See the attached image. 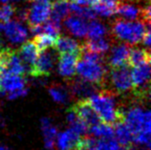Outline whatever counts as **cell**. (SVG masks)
<instances>
[{
    "mask_svg": "<svg viewBox=\"0 0 151 150\" xmlns=\"http://www.w3.org/2000/svg\"><path fill=\"white\" fill-rule=\"evenodd\" d=\"M15 13L14 7L9 4H4L0 7V22L6 23L8 21L11 20V18L14 17V14Z\"/></svg>",
    "mask_w": 151,
    "mask_h": 150,
    "instance_id": "836d02e7",
    "label": "cell"
},
{
    "mask_svg": "<svg viewBox=\"0 0 151 150\" xmlns=\"http://www.w3.org/2000/svg\"><path fill=\"white\" fill-rule=\"evenodd\" d=\"M55 49L59 54H78L81 55L82 45L69 37L58 35L55 42Z\"/></svg>",
    "mask_w": 151,
    "mask_h": 150,
    "instance_id": "5bb4252c",
    "label": "cell"
},
{
    "mask_svg": "<svg viewBox=\"0 0 151 150\" xmlns=\"http://www.w3.org/2000/svg\"><path fill=\"white\" fill-rule=\"evenodd\" d=\"M106 34V29L101 22L93 19L87 25V34L86 35L89 39H96L103 37Z\"/></svg>",
    "mask_w": 151,
    "mask_h": 150,
    "instance_id": "4dcf8cb0",
    "label": "cell"
},
{
    "mask_svg": "<svg viewBox=\"0 0 151 150\" xmlns=\"http://www.w3.org/2000/svg\"><path fill=\"white\" fill-rule=\"evenodd\" d=\"M81 57L78 54H60L58 58V73L66 78H71L76 75V65Z\"/></svg>",
    "mask_w": 151,
    "mask_h": 150,
    "instance_id": "8fae6325",
    "label": "cell"
},
{
    "mask_svg": "<svg viewBox=\"0 0 151 150\" xmlns=\"http://www.w3.org/2000/svg\"><path fill=\"white\" fill-rule=\"evenodd\" d=\"M27 71L24 62L18 56L17 51L7 48L6 55V71L5 73H10L17 76H23Z\"/></svg>",
    "mask_w": 151,
    "mask_h": 150,
    "instance_id": "4fadbf2b",
    "label": "cell"
},
{
    "mask_svg": "<svg viewBox=\"0 0 151 150\" xmlns=\"http://www.w3.org/2000/svg\"><path fill=\"white\" fill-rule=\"evenodd\" d=\"M55 39L57 37H53L51 34H37L35 37L34 38V42L35 46L37 47L38 51H44L47 49H50L52 47H54Z\"/></svg>",
    "mask_w": 151,
    "mask_h": 150,
    "instance_id": "1f68e13d",
    "label": "cell"
},
{
    "mask_svg": "<svg viewBox=\"0 0 151 150\" xmlns=\"http://www.w3.org/2000/svg\"><path fill=\"white\" fill-rule=\"evenodd\" d=\"M130 48L126 44H118L113 47L109 57V65L111 68L126 65L128 61Z\"/></svg>",
    "mask_w": 151,
    "mask_h": 150,
    "instance_id": "e0dca14e",
    "label": "cell"
},
{
    "mask_svg": "<svg viewBox=\"0 0 151 150\" xmlns=\"http://www.w3.org/2000/svg\"><path fill=\"white\" fill-rule=\"evenodd\" d=\"M151 117L149 110H145L134 106L128 109L124 114V122L129 128L133 135V143L150 149V135H151Z\"/></svg>",
    "mask_w": 151,
    "mask_h": 150,
    "instance_id": "6da1fadb",
    "label": "cell"
},
{
    "mask_svg": "<svg viewBox=\"0 0 151 150\" xmlns=\"http://www.w3.org/2000/svg\"><path fill=\"white\" fill-rule=\"evenodd\" d=\"M118 5V0H97V2L92 7L97 15L108 17L117 13Z\"/></svg>",
    "mask_w": 151,
    "mask_h": 150,
    "instance_id": "44dd1931",
    "label": "cell"
},
{
    "mask_svg": "<svg viewBox=\"0 0 151 150\" xmlns=\"http://www.w3.org/2000/svg\"><path fill=\"white\" fill-rule=\"evenodd\" d=\"M69 8H70V11H72L76 17H81L83 19H85V20L86 19L87 20H93L97 17V14H95L93 9H90L87 6H81L73 2L69 4Z\"/></svg>",
    "mask_w": 151,
    "mask_h": 150,
    "instance_id": "f546056e",
    "label": "cell"
},
{
    "mask_svg": "<svg viewBox=\"0 0 151 150\" xmlns=\"http://www.w3.org/2000/svg\"><path fill=\"white\" fill-rule=\"evenodd\" d=\"M69 13V3L66 0H58V1H55L54 4H52L50 17L55 21L61 23V20L68 17Z\"/></svg>",
    "mask_w": 151,
    "mask_h": 150,
    "instance_id": "603a6c76",
    "label": "cell"
},
{
    "mask_svg": "<svg viewBox=\"0 0 151 150\" xmlns=\"http://www.w3.org/2000/svg\"><path fill=\"white\" fill-rule=\"evenodd\" d=\"M8 1H9V0H0V2L1 3H7Z\"/></svg>",
    "mask_w": 151,
    "mask_h": 150,
    "instance_id": "f35d334b",
    "label": "cell"
},
{
    "mask_svg": "<svg viewBox=\"0 0 151 150\" xmlns=\"http://www.w3.org/2000/svg\"><path fill=\"white\" fill-rule=\"evenodd\" d=\"M27 93H28V89L26 87H24V88H21V89H18V90L13 91V92L8 93V98H9V100H15V98H17L25 96Z\"/></svg>",
    "mask_w": 151,
    "mask_h": 150,
    "instance_id": "e575fe53",
    "label": "cell"
},
{
    "mask_svg": "<svg viewBox=\"0 0 151 150\" xmlns=\"http://www.w3.org/2000/svg\"><path fill=\"white\" fill-rule=\"evenodd\" d=\"M71 109L76 113L79 119H81L84 123L88 126H92L101 122V119L97 112L95 111L93 106L90 104L89 100L87 98H81L71 107Z\"/></svg>",
    "mask_w": 151,
    "mask_h": 150,
    "instance_id": "30bf717a",
    "label": "cell"
},
{
    "mask_svg": "<svg viewBox=\"0 0 151 150\" xmlns=\"http://www.w3.org/2000/svg\"><path fill=\"white\" fill-rule=\"evenodd\" d=\"M4 34L6 37L13 43H20L28 37L27 29L18 21H8L3 24Z\"/></svg>",
    "mask_w": 151,
    "mask_h": 150,
    "instance_id": "7c38bea8",
    "label": "cell"
},
{
    "mask_svg": "<svg viewBox=\"0 0 151 150\" xmlns=\"http://www.w3.org/2000/svg\"><path fill=\"white\" fill-rule=\"evenodd\" d=\"M110 48V43L107 39H104L103 37L96 38V39H89L87 40L84 44L82 45V49L94 52L97 54L102 55L106 53Z\"/></svg>",
    "mask_w": 151,
    "mask_h": 150,
    "instance_id": "484cf974",
    "label": "cell"
},
{
    "mask_svg": "<svg viewBox=\"0 0 151 150\" xmlns=\"http://www.w3.org/2000/svg\"><path fill=\"white\" fill-rule=\"evenodd\" d=\"M72 1L76 4H78V5L89 7V6H93L97 2V0H72Z\"/></svg>",
    "mask_w": 151,
    "mask_h": 150,
    "instance_id": "d590c367",
    "label": "cell"
},
{
    "mask_svg": "<svg viewBox=\"0 0 151 150\" xmlns=\"http://www.w3.org/2000/svg\"><path fill=\"white\" fill-rule=\"evenodd\" d=\"M2 93H3V90H2V88H1V86H0V96L2 95Z\"/></svg>",
    "mask_w": 151,
    "mask_h": 150,
    "instance_id": "ab89813d",
    "label": "cell"
},
{
    "mask_svg": "<svg viewBox=\"0 0 151 150\" xmlns=\"http://www.w3.org/2000/svg\"><path fill=\"white\" fill-rule=\"evenodd\" d=\"M0 121H1V119H0Z\"/></svg>",
    "mask_w": 151,
    "mask_h": 150,
    "instance_id": "7bdbcfd3",
    "label": "cell"
},
{
    "mask_svg": "<svg viewBox=\"0 0 151 150\" xmlns=\"http://www.w3.org/2000/svg\"><path fill=\"white\" fill-rule=\"evenodd\" d=\"M150 62V53L147 50L142 48L130 49L127 64L129 66H137L142 63Z\"/></svg>",
    "mask_w": 151,
    "mask_h": 150,
    "instance_id": "d4e9b609",
    "label": "cell"
},
{
    "mask_svg": "<svg viewBox=\"0 0 151 150\" xmlns=\"http://www.w3.org/2000/svg\"><path fill=\"white\" fill-rule=\"evenodd\" d=\"M40 125L44 137V150H55V141L58 135L57 128L48 118H42Z\"/></svg>",
    "mask_w": 151,
    "mask_h": 150,
    "instance_id": "ac0fdd59",
    "label": "cell"
},
{
    "mask_svg": "<svg viewBox=\"0 0 151 150\" xmlns=\"http://www.w3.org/2000/svg\"><path fill=\"white\" fill-rule=\"evenodd\" d=\"M133 93L137 98H145L149 96L150 86V62L134 66L131 72Z\"/></svg>",
    "mask_w": 151,
    "mask_h": 150,
    "instance_id": "5b68a950",
    "label": "cell"
},
{
    "mask_svg": "<svg viewBox=\"0 0 151 150\" xmlns=\"http://www.w3.org/2000/svg\"><path fill=\"white\" fill-rule=\"evenodd\" d=\"M0 86L3 90V92H13V91L21 89L26 87V81L22 76L3 73L0 75Z\"/></svg>",
    "mask_w": 151,
    "mask_h": 150,
    "instance_id": "9a60e30c",
    "label": "cell"
},
{
    "mask_svg": "<svg viewBox=\"0 0 151 150\" xmlns=\"http://www.w3.org/2000/svg\"><path fill=\"white\" fill-rule=\"evenodd\" d=\"M146 25L144 21H126L122 19L115 20L112 25V33L120 40L129 44H138L142 41Z\"/></svg>",
    "mask_w": 151,
    "mask_h": 150,
    "instance_id": "3957f363",
    "label": "cell"
},
{
    "mask_svg": "<svg viewBox=\"0 0 151 150\" xmlns=\"http://www.w3.org/2000/svg\"><path fill=\"white\" fill-rule=\"evenodd\" d=\"M64 25L72 34L78 37H84L87 34V24L85 19L78 17H70L65 19Z\"/></svg>",
    "mask_w": 151,
    "mask_h": 150,
    "instance_id": "ffe728a7",
    "label": "cell"
},
{
    "mask_svg": "<svg viewBox=\"0 0 151 150\" xmlns=\"http://www.w3.org/2000/svg\"><path fill=\"white\" fill-rule=\"evenodd\" d=\"M76 73H78L82 80L97 86L104 84L106 78V68L102 61H91L84 58H78L76 65Z\"/></svg>",
    "mask_w": 151,
    "mask_h": 150,
    "instance_id": "277c9868",
    "label": "cell"
},
{
    "mask_svg": "<svg viewBox=\"0 0 151 150\" xmlns=\"http://www.w3.org/2000/svg\"><path fill=\"white\" fill-rule=\"evenodd\" d=\"M96 84L84 80H77L72 83V91L78 97H90L96 92Z\"/></svg>",
    "mask_w": 151,
    "mask_h": 150,
    "instance_id": "cb8c5ba5",
    "label": "cell"
},
{
    "mask_svg": "<svg viewBox=\"0 0 151 150\" xmlns=\"http://www.w3.org/2000/svg\"><path fill=\"white\" fill-rule=\"evenodd\" d=\"M114 138L119 144L124 146H131L133 144V135L124 121H120L114 124Z\"/></svg>",
    "mask_w": 151,
    "mask_h": 150,
    "instance_id": "d6986e66",
    "label": "cell"
},
{
    "mask_svg": "<svg viewBox=\"0 0 151 150\" xmlns=\"http://www.w3.org/2000/svg\"><path fill=\"white\" fill-rule=\"evenodd\" d=\"M116 14H119L122 18L127 19V20H135V19L141 17L142 10L132 4L119 3Z\"/></svg>",
    "mask_w": 151,
    "mask_h": 150,
    "instance_id": "4316f807",
    "label": "cell"
},
{
    "mask_svg": "<svg viewBox=\"0 0 151 150\" xmlns=\"http://www.w3.org/2000/svg\"><path fill=\"white\" fill-rule=\"evenodd\" d=\"M38 49L35 46V42L33 40H29L25 42L24 44L21 45V47L17 51L18 56L20 57L22 61L24 62L25 66H28V72L32 68V66L35 64V60H37L38 56Z\"/></svg>",
    "mask_w": 151,
    "mask_h": 150,
    "instance_id": "2e32d148",
    "label": "cell"
},
{
    "mask_svg": "<svg viewBox=\"0 0 151 150\" xmlns=\"http://www.w3.org/2000/svg\"><path fill=\"white\" fill-rule=\"evenodd\" d=\"M55 139L58 150H85L84 138L71 128L58 134Z\"/></svg>",
    "mask_w": 151,
    "mask_h": 150,
    "instance_id": "9c48e42d",
    "label": "cell"
},
{
    "mask_svg": "<svg viewBox=\"0 0 151 150\" xmlns=\"http://www.w3.org/2000/svg\"><path fill=\"white\" fill-rule=\"evenodd\" d=\"M49 94L52 98L58 103H65L68 100V92L59 85H53L49 88Z\"/></svg>",
    "mask_w": 151,
    "mask_h": 150,
    "instance_id": "d6a6232c",
    "label": "cell"
},
{
    "mask_svg": "<svg viewBox=\"0 0 151 150\" xmlns=\"http://www.w3.org/2000/svg\"><path fill=\"white\" fill-rule=\"evenodd\" d=\"M67 122L70 125V128L78 133L79 135H85L88 132V126L76 115V113L71 108L67 113Z\"/></svg>",
    "mask_w": 151,
    "mask_h": 150,
    "instance_id": "f1b7e54d",
    "label": "cell"
},
{
    "mask_svg": "<svg viewBox=\"0 0 151 150\" xmlns=\"http://www.w3.org/2000/svg\"><path fill=\"white\" fill-rule=\"evenodd\" d=\"M13 1H14V2H17V1H19V0H13Z\"/></svg>",
    "mask_w": 151,
    "mask_h": 150,
    "instance_id": "60d3db41",
    "label": "cell"
},
{
    "mask_svg": "<svg viewBox=\"0 0 151 150\" xmlns=\"http://www.w3.org/2000/svg\"><path fill=\"white\" fill-rule=\"evenodd\" d=\"M93 150H133V146H124L112 139H96V144Z\"/></svg>",
    "mask_w": 151,
    "mask_h": 150,
    "instance_id": "83f0119b",
    "label": "cell"
},
{
    "mask_svg": "<svg viewBox=\"0 0 151 150\" xmlns=\"http://www.w3.org/2000/svg\"><path fill=\"white\" fill-rule=\"evenodd\" d=\"M29 1H33V0H29Z\"/></svg>",
    "mask_w": 151,
    "mask_h": 150,
    "instance_id": "b9f144b4",
    "label": "cell"
},
{
    "mask_svg": "<svg viewBox=\"0 0 151 150\" xmlns=\"http://www.w3.org/2000/svg\"><path fill=\"white\" fill-rule=\"evenodd\" d=\"M88 132L97 139H112L114 138V127L105 122H99L88 128Z\"/></svg>",
    "mask_w": 151,
    "mask_h": 150,
    "instance_id": "7402d4cb",
    "label": "cell"
},
{
    "mask_svg": "<svg viewBox=\"0 0 151 150\" xmlns=\"http://www.w3.org/2000/svg\"><path fill=\"white\" fill-rule=\"evenodd\" d=\"M110 82L114 92L118 94H125L132 90V80L129 65L113 67L110 71Z\"/></svg>",
    "mask_w": 151,
    "mask_h": 150,
    "instance_id": "8992f818",
    "label": "cell"
},
{
    "mask_svg": "<svg viewBox=\"0 0 151 150\" xmlns=\"http://www.w3.org/2000/svg\"><path fill=\"white\" fill-rule=\"evenodd\" d=\"M52 3L49 0H33V4L28 11L27 21L30 26L37 25L48 20L51 14Z\"/></svg>",
    "mask_w": 151,
    "mask_h": 150,
    "instance_id": "52a82bcc",
    "label": "cell"
},
{
    "mask_svg": "<svg viewBox=\"0 0 151 150\" xmlns=\"http://www.w3.org/2000/svg\"><path fill=\"white\" fill-rule=\"evenodd\" d=\"M55 63V58L53 53L49 49L40 51V55H38L35 64L32 66L29 73L34 78H45L49 77L53 70Z\"/></svg>",
    "mask_w": 151,
    "mask_h": 150,
    "instance_id": "ba28073f",
    "label": "cell"
},
{
    "mask_svg": "<svg viewBox=\"0 0 151 150\" xmlns=\"http://www.w3.org/2000/svg\"><path fill=\"white\" fill-rule=\"evenodd\" d=\"M0 150H10V149H8L7 147H5V146H1V145H0Z\"/></svg>",
    "mask_w": 151,
    "mask_h": 150,
    "instance_id": "8d00e7d4",
    "label": "cell"
},
{
    "mask_svg": "<svg viewBox=\"0 0 151 150\" xmlns=\"http://www.w3.org/2000/svg\"><path fill=\"white\" fill-rule=\"evenodd\" d=\"M2 29H3V24H2V22H0V32L2 31Z\"/></svg>",
    "mask_w": 151,
    "mask_h": 150,
    "instance_id": "74e56055",
    "label": "cell"
},
{
    "mask_svg": "<svg viewBox=\"0 0 151 150\" xmlns=\"http://www.w3.org/2000/svg\"><path fill=\"white\" fill-rule=\"evenodd\" d=\"M87 100L102 122L114 125L116 122L124 120V111L117 106L112 92L102 91L101 93H94Z\"/></svg>",
    "mask_w": 151,
    "mask_h": 150,
    "instance_id": "7a4b0ae2",
    "label": "cell"
}]
</instances>
